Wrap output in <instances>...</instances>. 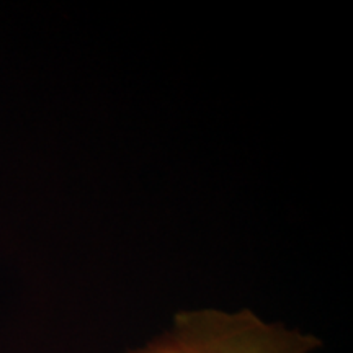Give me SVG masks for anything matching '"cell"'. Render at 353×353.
Returning <instances> with one entry per match:
<instances>
[{"instance_id": "6da1fadb", "label": "cell", "mask_w": 353, "mask_h": 353, "mask_svg": "<svg viewBox=\"0 0 353 353\" xmlns=\"http://www.w3.org/2000/svg\"><path fill=\"white\" fill-rule=\"evenodd\" d=\"M170 330L188 353H312L322 345L316 335L267 322L250 309L180 311Z\"/></svg>"}, {"instance_id": "7a4b0ae2", "label": "cell", "mask_w": 353, "mask_h": 353, "mask_svg": "<svg viewBox=\"0 0 353 353\" xmlns=\"http://www.w3.org/2000/svg\"><path fill=\"white\" fill-rule=\"evenodd\" d=\"M125 353H188V350L169 329L164 334H159L157 337H154L152 341L144 343V345L131 348Z\"/></svg>"}]
</instances>
